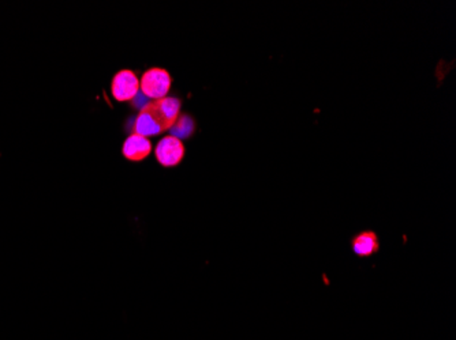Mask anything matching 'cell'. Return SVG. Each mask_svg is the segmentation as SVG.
Masks as SVG:
<instances>
[{"mask_svg": "<svg viewBox=\"0 0 456 340\" xmlns=\"http://www.w3.org/2000/svg\"><path fill=\"white\" fill-rule=\"evenodd\" d=\"M180 101L178 98L164 97L145 104L134 121V133L155 136L173 128L178 120Z\"/></svg>", "mask_w": 456, "mask_h": 340, "instance_id": "obj_1", "label": "cell"}, {"mask_svg": "<svg viewBox=\"0 0 456 340\" xmlns=\"http://www.w3.org/2000/svg\"><path fill=\"white\" fill-rule=\"evenodd\" d=\"M171 75L164 68H151L139 79V89L146 98L161 99L170 92Z\"/></svg>", "mask_w": 456, "mask_h": 340, "instance_id": "obj_2", "label": "cell"}, {"mask_svg": "<svg viewBox=\"0 0 456 340\" xmlns=\"http://www.w3.org/2000/svg\"><path fill=\"white\" fill-rule=\"evenodd\" d=\"M155 154L160 165L165 168L177 166L185 157V146L180 142V139L173 135H168V136H164L158 143Z\"/></svg>", "mask_w": 456, "mask_h": 340, "instance_id": "obj_3", "label": "cell"}, {"mask_svg": "<svg viewBox=\"0 0 456 340\" xmlns=\"http://www.w3.org/2000/svg\"><path fill=\"white\" fill-rule=\"evenodd\" d=\"M139 79L130 70H122L112 79V95L117 101H131L139 95Z\"/></svg>", "mask_w": 456, "mask_h": 340, "instance_id": "obj_4", "label": "cell"}, {"mask_svg": "<svg viewBox=\"0 0 456 340\" xmlns=\"http://www.w3.org/2000/svg\"><path fill=\"white\" fill-rule=\"evenodd\" d=\"M350 245L358 257H370L380 252V238L376 231L363 230L351 237Z\"/></svg>", "mask_w": 456, "mask_h": 340, "instance_id": "obj_5", "label": "cell"}, {"mask_svg": "<svg viewBox=\"0 0 456 340\" xmlns=\"http://www.w3.org/2000/svg\"><path fill=\"white\" fill-rule=\"evenodd\" d=\"M152 152V143L148 138L131 133L124 145H123V155L130 161H142Z\"/></svg>", "mask_w": 456, "mask_h": 340, "instance_id": "obj_6", "label": "cell"}, {"mask_svg": "<svg viewBox=\"0 0 456 340\" xmlns=\"http://www.w3.org/2000/svg\"><path fill=\"white\" fill-rule=\"evenodd\" d=\"M173 136L175 138H189L194 131V121L189 116H180L177 123L171 128Z\"/></svg>", "mask_w": 456, "mask_h": 340, "instance_id": "obj_7", "label": "cell"}]
</instances>
